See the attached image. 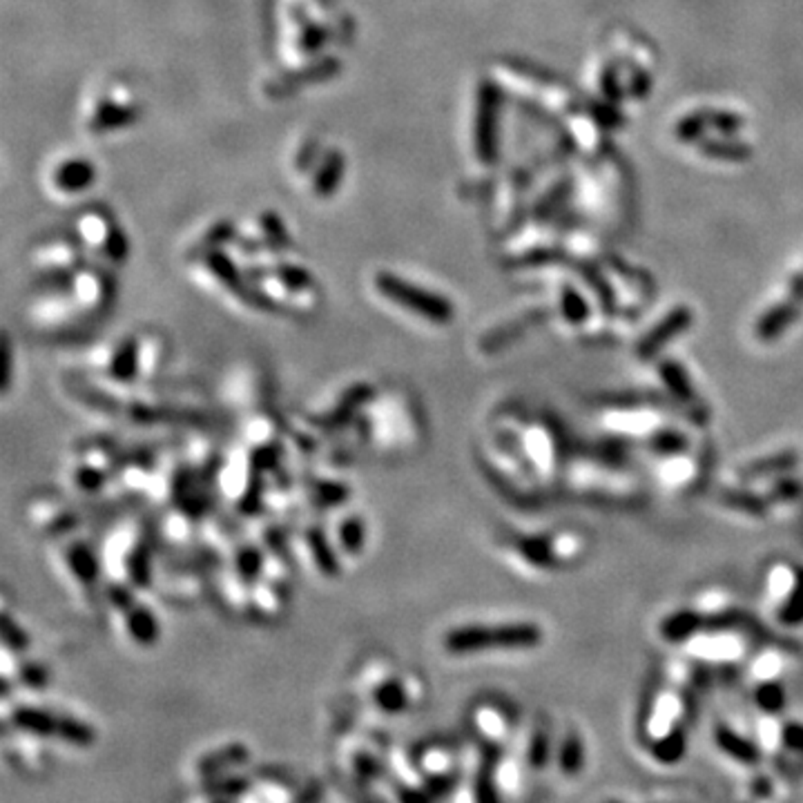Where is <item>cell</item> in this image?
I'll list each match as a JSON object with an SVG mask.
<instances>
[{
	"label": "cell",
	"mask_w": 803,
	"mask_h": 803,
	"mask_svg": "<svg viewBox=\"0 0 803 803\" xmlns=\"http://www.w3.org/2000/svg\"><path fill=\"white\" fill-rule=\"evenodd\" d=\"M3 647L5 652H14L16 656H23L30 649V636L23 629V625L14 620L9 607H5L3 612Z\"/></svg>",
	"instance_id": "603a6c76"
},
{
	"label": "cell",
	"mask_w": 803,
	"mask_h": 803,
	"mask_svg": "<svg viewBox=\"0 0 803 803\" xmlns=\"http://www.w3.org/2000/svg\"><path fill=\"white\" fill-rule=\"evenodd\" d=\"M105 605L121 627L123 636L137 647H152L161 638V620L141 598V591L123 585H105Z\"/></svg>",
	"instance_id": "ba28073f"
},
{
	"label": "cell",
	"mask_w": 803,
	"mask_h": 803,
	"mask_svg": "<svg viewBox=\"0 0 803 803\" xmlns=\"http://www.w3.org/2000/svg\"><path fill=\"white\" fill-rule=\"evenodd\" d=\"M14 723L21 730H27L32 734H43V737H59L72 743H88L92 741V728L76 719L56 714V712L32 708V705H21L14 710Z\"/></svg>",
	"instance_id": "4fadbf2b"
},
{
	"label": "cell",
	"mask_w": 803,
	"mask_h": 803,
	"mask_svg": "<svg viewBox=\"0 0 803 803\" xmlns=\"http://www.w3.org/2000/svg\"><path fill=\"white\" fill-rule=\"evenodd\" d=\"M12 364H14L12 339H9V335H5V341H3V393L5 396H7L9 382H12Z\"/></svg>",
	"instance_id": "cb8c5ba5"
},
{
	"label": "cell",
	"mask_w": 803,
	"mask_h": 803,
	"mask_svg": "<svg viewBox=\"0 0 803 803\" xmlns=\"http://www.w3.org/2000/svg\"><path fill=\"white\" fill-rule=\"evenodd\" d=\"M246 275L271 312L311 317L320 311L321 291L306 268L272 259L259 266H250Z\"/></svg>",
	"instance_id": "3957f363"
},
{
	"label": "cell",
	"mask_w": 803,
	"mask_h": 803,
	"mask_svg": "<svg viewBox=\"0 0 803 803\" xmlns=\"http://www.w3.org/2000/svg\"><path fill=\"white\" fill-rule=\"evenodd\" d=\"M338 70H339V61L338 59L315 61V62H311V65L300 67V70L291 72V74H288V76L275 79L271 85H268V88H271V90H266V92L279 94V96L291 94V92H295V90H300L301 85L320 83V81L330 79V76L338 74Z\"/></svg>",
	"instance_id": "ffe728a7"
},
{
	"label": "cell",
	"mask_w": 803,
	"mask_h": 803,
	"mask_svg": "<svg viewBox=\"0 0 803 803\" xmlns=\"http://www.w3.org/2000/svg\"><path fill=\"white\" fill-rule=\"evenodd\" d=\"M364 687L375 708L388 714L408 710L417 696V681L406 672L384 665L382 661H375L364 670Z\"/></svg>",
	"instance_id": "30bf717a"
},
{
	"label": "cell",
	"mask_w": 803,
	"mask_h": 803,
	"mask_svg": "<svg viewBox=\"0 0 803 803\" xmlns=\"http://www.w3.org/2000/svg\"><path fill=\"white\" fill-rule=\"evenodd\" d=\"M54 565L76 598L92 609H99L100 603H105L108 580H105L103 558H100V550H94L92 542L79 533L61 538L54 547Z\"/></svg>",
	"instance_id": "277c9868"
},
{
	"label": "cell",
	"mask_w": 803,
	"mask_h": 803,
	"mask_svg": "<svg viewBox=\"0 0 803 803\" xmlns=\"http://www.w3.org/2000/svg\"><path fill=\"white\" fill-rule=\"evenodd\" d=\"M312 5H315L317 9H321V12H330V9H333V0H311Z\"/></svg>",
	"instance_id": "d4e9b609"
},
{
	"label": "cell",
	"mask_w": 803,
	"mask_h": 803,
	"mask_svg": "<svg viewBox=\"0 0 803 803\" xmlns=\"http://www.w3.org/2000/svg\"><path fill=\"white\" fill-rule=\"evenodd\" d=\"M123 451L108 440H85L72 446L65 463V483L72 495L94 498L112 487Z\"/></svg>",
	"instance_id": "8992f818"
},
{
	"label": "cell",
	"mask_w": 803,
	"mask_h": 803,
	"mask_svg": "<svg viewBox=\"0 0 803 803\" xmlns=\"http://www.w3.org/2000/svg\"><path fill=\"white\" fill-rule=\"evenodd\" d=\"M495 121H498V94L492 85H484L478 100V117H475V150L484 163H492L495 157Z\"/></svg>",
	"instance_id": "ac0fdd59"
},
{
	"label": "cell",
	"mask_w": 803,
	"mask_h": 803,
	"mask_svg": "<svg viewBox=\"0 0 803 803\" xmlns=\"http://www.w3.org/2000/svg\"><path fill=\"white\" fill-rule=\"evenodd\" d=\"M105 580L146 591L155 585V536L143 521L119 522L100 547Z\"/></svg>",
	"instance_id": "7a4b0ae2"
},
{
	"label": "cell",
	"mask_w": 803,
	"mask_h": 803,
	"mask_svg": "<svg viewBox=\"0 0 803 803\" xmlns=\"http://www.w3.org/2000/svg\"><path fill=\"white\" fill-rule=\"evenodd\" d=\"M134 119H137V108H134L128 94L103 96V99L94 103L92 114L88 119V129H92V132H110V129L132 123Z\"/></svg>",
	"instance_id": "d6986e66"
},
{
	"label": "cell",
	"mask_w": 803,
	"mask_h": 803,
	"mask_svg": "<svg viewBox=\"0 0 803 803\" xmlns=\"http://www.w3.org/2000/svg\"><path fill=\"white\" fill-rule=\"evenodd\" d=\"M67 286H70L72 295H74V300L79 301V306L90 320H96L112 306L114 282L100 268L81 266L79 271L67 275Z\"/></svg>",
	"instance_id": "5bb4252c"
},
{
	"label": "cell",
	"mask_w": 803,
	"mask_h": 803,
	"mask_svg": "<svg viewBox=\"0 0 803 803\" xmlns=\"http://www.w3.org/2000/svg\"><path fill=\"white\" fill-rule=\"evenodd\" d=\"M542 632L533 623H495V625H460L442 636V647L454 656L480 652H507L540 645Z\"/></svg>",
	"instance_id": "5b68a950"
},
{
	"label": "cell",
	"mask_w": 803,
	"mask_h": 803,
	"mask_svg": "<svg viewBox=\"0 0 803 803\" xmlns=\"http://www.w3.org/2000/svg\"><path fill=\"white\" fill-rule=\"evenodd\" d=\"M167 358V339L146 329L121 335L88 353V368L108 387L139 388L161 373Z\"/></svg>",
	"instance_id": "6da1fadb"
},
{
	"label": "cell",
	"mask_w": 803,
	"mask_h": 803,
	"mask_svg": "<svg viewBox=\"0 0 803 803\" xmlns=\"http://www.w3.org/2000/svg\"><path fill=\"white\" fill-rule=\"evenodd\" d=\"M81 239L88 248L103 254L110 263H123L128 259V237L105 213H88L79 221Z\"/></svg>",
	"instance_id": "9a60e30c"
},
{
	"label": "cell",
	"mask_w": 803,
	"mask_h": 803,
	"mask_svg": "<svg viewBox=\"0 0 803 803\" xmlns=\"http://www.w3.org/2000/svg\"><path fill=\"white\" fill-rule=\"evenodd\" d=\"M373 291L393 309L417 317L433 326H449L455 317L451 300L440 292L422 288L420 283L408 282L406 277L391 271H378L373 275Z\"/></svg>",
	"instance_id": "52a82bcc"
},
{
	"label": "cell",
	"mask_w": 803,
	"mask_h": 803,
	"mask_svg": "<svg viewBox=\"0 0 803 803\" xmlns=\"http://www.w3.org/2000/svg\"><path fill=\"white\" fill-rule=\"evenodd\" d=\"M341 172H344V157L339 152H330L324 157L320 170H317L315 179H312V190L320 199H326L335 192V187L339 186Z\"/></svg>",
	"instance_id": "7402d4cb"
},
{
	"label": "cell",
	"mask_w": 803,
	"mask_h": 803,
	"mask_svg": "<svg viewBox=\"0 0 803 803\" xmlns=\"http://www.w3.org/2000/svg\"><path fill=\"white\" fill-rule=\"evenodd\" d=\"M27 317L36 329L47 330V333H52V330L54 333L70 330L90 320L79 306V301L74 300V295H72L67 282L62 286L50 288L45 295L36 297L27 309Z\"/></svg>",
	"instance_id": "8fae6325"
},
{
	"label": "cell",
	"mask_w": 803,
	"mask_h": 803,
	"mask_svg": "<svg viewBox=\"0 0 803 803\" xmlns=\"http://www.w3.org/2000/svg\"><path fill=\"white\" fill-rule=\"evenodd\" d=\"M32 262L33 268L47 272V275H72L83 263V253H81L79 244L65 242V239H56V242L52 239V242L33 250Z\"/></svg>",
	"instance_id": "e0dca14e"
},
{
	"label": "cell",
	"mask_w": 803,
	"mask_h": 803,
	"mask_svg": "<svg viewBox=\"0 0 803 803\" xmlns=\"http://www.w3.org/2000/svg\"><path fill=\"white\" fill-rule=\"evenodd\" d=\"M25 516L33 531L54 540L72 536L81 527V513L76 511L74 504L56 493L33 495L25 507Z\"/></svg>",
	"instance_id": "7c38bea8"
},
{
	"label": "cell",
	"mask_w": 803,
	"mask_h": 803,
	"mask_svg": "<svg viewBox=\"0 0 803 803\" xmlns=\"http://www.w3.org/2000/svg\"><path fill=\"white\" fill-rule=\"evenodd\" d=\"M94 166L85 158H65L54 172H52V186L61 195H79L94 184Z\"/></svg>",
	"instance_id": "44dd1931"
},
{
	"label": "cell",
	"mask_w": 803,
	"mask_h": 803,
	"mask_svg": "<svg viewBox=\"0 0 803 803\" xmlns=\"http://www.w3.org/2000/svg\"><path fill=\"white\" fill-rule=\"evenodd\" d=\"M326 527L341 560H358L364 554L368 545V525L362 513L341 507L338 516L326 522Z\"/></svg>",
	"instance_id": "2e32d148"
},
{
	"label": "cell",
	"mask_w": 803,
	"mask_h": 803,
	"mask_svg": "<svg viewBox=\"0 0 803 803\" xmlns=\"http://www.w3.org/2000/svg\"><path fill=\"white\" fill-rule=\"evenodd\" d=\"M291 550L312 574L321 578H338L341 574V558L333 545L326 522L317 518H304L301 525L291 531Z\"/></svg>",
	"instance_id": "9c48e42d"
}]
</instances>
